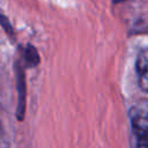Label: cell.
<instances>
[{
  "instance_id": "3957f363",
  "label": "cell",
  "mask_w": 148,
  "mask_h": 148,
  "mask_svg": "<svg viewBox=\"0 0 148 148\" xmlns=\"http://www.w3.org/2000/svg\"><path fill=\"white\" fill-rule=\"evenodd\" d=\"M135 72L140 89L148 92V47L139 52L135 61Z\"/></svg>"
},
{
  "instance_id": "7a4b0ae2",
  "label": "cell",
  "mask_w": 148,
  "mask_h": 148,
  "mask_svg": "<svg viewBox=\"0 0 148 148\" xmlns=\"http://www.w3.org/2000/svg\"><path fill=\"white\" fill-rule=\"evenodd\" d=\"M15 81H16V91H17V106H16V117L18 120L24 119L25 114V101H27V83L24 67L20 61L15 62Z\"/></svg>"
},
{
  "instance_id": "277c9868",
  "label": "cell",
  "mask_w": 148,
  "mask_h": 148,
  "mask_svg": "<svg viewBox=\"0 0 148 148\" xmlns=\"http://www.w3.org/2000/svg\"><path fill=\"white\" fill-rule=\"evenodd\" d=\"M22 59H23V65L22 66L28 67V68L36 67L40 62V57L38 54V51L31 44H28L22 50Z\"/></svg>"
},
{
  "instance_id": "5b68a950",
  "label": "cell",
  "mask_w": 148,
  "mask_h": 148,
  "mask_svg": "<svg viewBox=\"0 0 148 148\" xmlns=\"http://www.w3.org/2000/svg\"><path fill=\"white\" fill-rule=\"evenodd\" d=\"M0 25L2 27V29H3V31L9 36V37H14V28H13V25H12V23H10V21H9V18L5 15V14H2V13H0Z\"/></svg>"
},
{
  "instance_id": "6da1fadb",
  "label": "cell",
  "mask_w": 148,
  "mask_h": 148,
  "mask_svg": "<svg viewBox=\"0 0 148 148\" xmlns=\"http://www.w3.org/2000/svg\"><path fill=\"white\" fill-rule=\"evenodd\" d=\"M134 136V148H148V102H139L128 112Z\"/></svg>"
},
{
  "instance_id": "8992f818",
  "label": "cell",
  "mask_w": 148,
  "mask_h": 148,
  "mask_svg": "<svg viewBox=\"0 0 148 148\" xmlns=\"http://www.w3.org/2000/svg\"><path fill=\"white\" fill-rule=\"evenodd\" d=\"M111 1H112V3H113V5H117V3L125 2V1H127V0H111Z\"/></svg>"
}]
</instances>
